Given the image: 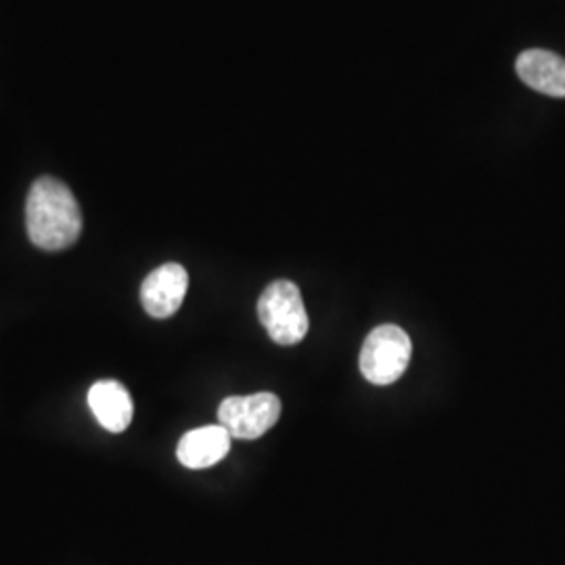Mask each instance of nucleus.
<instances>
[{
    "mask_svg": "<svg viewBox=\"0 0 565 565\" xmlns=\"http://www.w3.org/2000/svg\"><path fill=\"white\" fill-rule=\"evenodd\" d=\"M25 228L30 242L46 252L74 245L82 233V212L70 186L53 177L34 182L25 202Z\"/></svg>",
    "mask_w": 565,
    "mask_h": 565,
    "instance_id": "nucleus-1",
    "label": "nucleus"
},
{
    "mask_svg": "<svg viewBox=\"0 0 565 565\" xmlns=\"http://www.w3.org/2000/svg\"><path fill=\"white\" fill-rule=\"evenodd\" d=\"M258 317L270 340L279 345L300 343L308 333V312L296 282H270L258 300Z\"/></svg>",
    "mask_w": 565,
    "mask_h": 565,
    "instance_id": "nucleus-2",
    "label": "nucleus"
},
{
    "mask_svg": "<svg viewBox=\"0 0 565 565\" xmlns=\"http://www.w3.org/2000/svg\"><path fill=\"white\" fill-rule=\"evenodd\" d=\"M413 343L398 324H380L373 329L361 350V371L373 385L398 382L408 366Z\"/></svg>",
    "mask_w": 565,
    "mask_h": 565,
    "instance_id": "nucleus-3",
    "label": "nucleus"
},
{
    "mask_svg": "<svg viewBox=\"0 0 565 565\" xmlns=\"http://www.w3.org/2000/svg\"><path fill=\"white\" fill-rule=\"evenodd\" d=\"M281 417V401L270 392L231 396L218 406V424L237 440H258Z\"/></svg>",
    "mask_w": 565,
    "mask_h": 565,
    "instance_id": "nucleus-4",
    "label": "nucleus"
},
{
    "mask_svg": "<svg viewBox=\"0 0 565 565\" xmlns=\"http://www.w3.org/2000/svg\"><path fill=\"white\" fill-rule=\"evenodd\" d=\"M189 289V275L184 266L168 263L145 277L141 285V303L153 319H170L179 312Z\"/></svg>",
    "mask_w": 565,
    "mask_h": 565,
    "instance_id": "nucleus-5",
    "label": "nucleus"
},
{
    "mask_svg": "<svg viewBox=\"0 0 565 565\" xmlns=\"http://www.w3.org/2000/svg\"><path fill=\"white\" fill-rule=\"evenodd\" d=\"M231 440V434L221 424L198 427L182 436L177 457L186 469H207L228 455Z\"/></svg>",
    "mask_w": 565,
    "mask_h": 565,
    "instance_id": "nucleus-6",
    "label": "nucleus"
},
{
    "mask_svg": "<svg viewBox=\"0 0 565 565\" xmlns=\"http://www.w3.org/2000/svg\"><path fill=\"white\" fill-rule=\"evenodd\" d=\"M518 76L530 88L548 95V97H565V60L545 51V49H530L524 51L515 63Z\"/></svg>",
    "mask_w": 565,
    "mask_h": 565,
    "instance_id": "nucleus-7",
    "label": "nucleus"
},
{
    "mask_svg": "<svg viewBox=\"0 0 565 565\" xmlns=\"http://www.w3.org/2000/svg\"><path fill=\"white\" fill-rule=\"evenodd\" d=\"M88 406L97 422L111 434L126 431L135 417L132 396L114 380H103L88 390Z\"/></svg>",
    "mask_w": 565,
    "mask_h": 565,
    "instance_id": "nucleus-8",
    "label": "nucleus"
}]
</instances>
